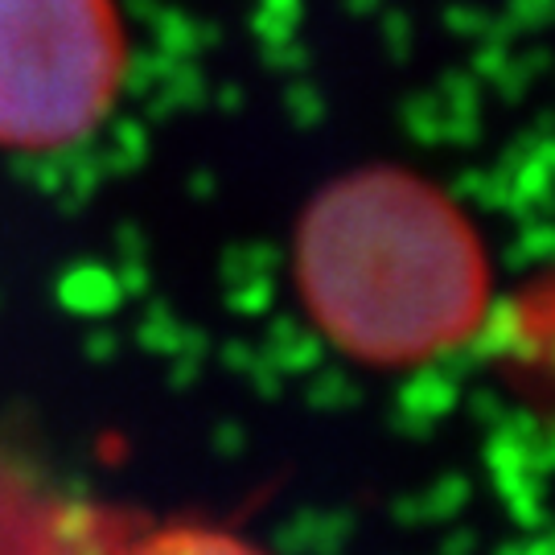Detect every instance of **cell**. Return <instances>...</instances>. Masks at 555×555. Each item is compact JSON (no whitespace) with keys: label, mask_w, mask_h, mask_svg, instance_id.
Listing matches in <instances>:
<instances>
[{"label":"cell","mask_w":555,"mask_h":555,"mask_svg":"<svg viewBox=\"0 0 555 555\" xmlns=\"http://www.w3.org/2000/svg\"><path fill=\"white\" fill-rule=\"evenodd\" d=\"M297 288L337 350L403 366L474 334L490 268L469 219L437 185L371 169L334 181L300 219Z\"/></svg>","instance_id":"1"},{"label":"cell","mask_w":555,"mask_h":555,"mask_svg":"<svg viewBox=\"0 0 555 555\" xmlns=\"http://www.w3.org/2000/svg\"><path fill=\"white\" fill-rule=\"evenodd\" d=\"M124 29L112 0H0V149L82 140L112 107Z\"/></svg>","instance_id":"2"},{"label":"cell","mask_w":555,"mask_h":555,"mask_svg":"<svg viewBox=\"0 0 555 555\" xmlns=\"http://www.w3.org/2000/svg\"><path fill=\"white\" fill-rule=\"evenodd\" d=\"M119 555H272L247 539L219 531V527H165L157 535L137 539Z\"/></svg>","instance_id":"3"}]
</instances>
